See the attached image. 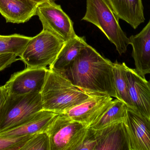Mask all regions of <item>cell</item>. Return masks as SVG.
<instances>
[{
    "label": "cell",
    "mask_w": 150,
    "mask_h": 150,
    "mask_svg": "<svg viewBox=\"0 0 150 150\" xmlns=\"http://www.w3.org/2000/svg\"><path fill=\"white\" fill-rule=\"evenodd\" d=\"M113 67V63L87 44L74 61L55 71L87 94L108 95L117 99Z\"/></svg>",
    "instance_id": "1"
},
{
    "label": "cell",
    "mask_w": 150,
    "mask_h": 150,
    "mask_svg": "<svg viewBox=\"0 0 150 150\" xmlns=\"http://www.w3.org/2000/svg\"><path fill=\"white\" fill-rule=\"evenodd\" d=\"M40 94L43 110L58 114L79 105L91 95L82 91L50 69Z\"/></svg>",
    "instance_id": "2"
},
{
    "label": "cell",
    "mask_w": 150,
    "mask_h": 150,
    "mask_svg": "<svg viewBox=\"0 0 150 150\" xmlns=\"http://www.w3.org/2000/svg\"><path fill=\"white\" fill-rule=\"evenodd\" d=\"M82 20L97 26L115 45L120 55L126 53L129 39L107 0H86V12Z\"/></svg>",
    "instance_id": "3"
},
{
    "label": "cell",
    "mask_w": 150,
    "mask_h": 150,
    "mask_svg": "<svg viewBox=\"0 0 150 150\" xmlns=\"http://www.w3.org/2000/svg\"><path fill=\"white\" fill-rule=\"evenodd\" d=\"M42 110L40 93H8L0 113V133L23 124Z\"/></svg>",
    "instance_id": "4"
},
{
    "label": "cell",
    "mask_w": 150,
    "mask_h": 150,
    "mask_svg": "<svg viewBox=\"0 0 150 150\" xmlns=\"http://www.w3.org/2000/svg\"><path fill=\"white\" fill-rule=\"evenodd\" d=\"M64 42L46 31L32 38L19 55L28 68H46L55 60Z\"/></svg>",
    "instance_id": "5"
},
{
    "label": "cell",
    "mask_w": 150,
    "mask_h": 150,
    "mask_svg": "<svg viewBox=\"0 0 150 150\" xmlns=\"http://www.w3.org/2000/svg\"><path fill=\"white\" fill-rule=\"evenodd\" d=\"M87 129L66 114H58L46 132L50 139L51 150H76Z\"/></svg>",
    "instance_id": "6"
},
{
    "label": "cell",
    "mask_w": 150,
    "mask_h": 150,
    "mask_svg": "<svg viewBox=\"0 0 150 150\" xmlns=\"http://www.w3.org/2000/svg\"><path fill=\"white\" fill-rule=\"evenodd\" d=\"M37 15L43 26V30L51 33L65 42L77 36L74 23L63 11L60 5L49 1L38 6Z\"/></svg>",
    "instance_id": "7"
},
{
    "label": "cell",
    "mask_w": 150,
    "mask_h": 150,
    "mask_svg": "<svg viewBox=\"0 0 150 150\" xmlns=\"http://www.w3.org/2000/svg\"><path fill=\"white\" fill-rule=\"evenodd\" d=\"M113 101L112 97L109 95L93 94L62 114L88 128L101 118Z\"/></svg>",
    "instance_id": "8"
},
{
    "label": "cell",
    "mask_w": 150,
    "mask_h": 150,
    "mask_svg": "<svg viewBox=\"0 0 150 150\" xmlns=\"http://www.w3.org/2000/svg\"><path fill=\"white\" fill-rule=\"evenodd\" d=\"M47 68H27L11 75L4 85L8 94L40 93L47 75Z\"/></svg>",
    "instance_id": "9"
},
{
    "label": "cell",
    "mask_w": 150,
    "mask_h": 150,
    "mask_svg": "<svg viewBox=\"0 0 150 150\" xmlns=\"http://www.w3.org/2000/svg\"><path fill=\"white\" fill-rule=\"evenodd\" d=\"M129 92L134 111L150 119V84L136 69L126 66Z\"/></svg>",
    "instance_id": "10"
},
{
    "label": "cell",
    "mask_w": 150,
    "mask_h": 150,
    "mask_svg": "<svg viewBox=\"0 0 150 150\" xmlns=\"http://www.w3.org/2000/svg\"><path fill=\"white\" fill-rule=\"evenodd\" d=\"M125 123L130 150H150V119L127 107Z\"/></svg>",
    "instance_id": "11"
},
{
    "label": "cell",
    "mask_w": 150,
    "mask_h": 150,
    "mask_svg": "<svg viewBox=\"0 0 150 150\" xmlns=\"http://www.w3.org/2000/svg\"><path fill=\"white\" fill-rule=\"evenodd\" d=\"M97 144L95 150H130L125 120L95 130Z\"/></svg>",
    "instance_id": "12"
},
{
    "label": "cell",
    "mask_w": 150,
    "mask_h": 150,
    "mask_svg": "<svg viewBox=\"0 0 150 150\" xmlns=\"http://www.w3.org/2000/svg\"><path fill=\"white\" fill-rule=\"evenodd\" d=\"M129 39L136 70L143 75L150 74V19L140 33L131 35Z\"/></svg>",
    "instance_id": "13"
},
{
    "label": "cell",
    "mask_w": 150,
    "mask_h": 150,
    "mask_svg": "<svg viewBox=\"0 0 150 150\" xmlns=\"http://www.w3.org/2000/svg\"><path fill=\"white\" fill-rule=\"evenodd\" d=\"M38 5L32 0H0V13L7 23H23L37 15Z\"/></svg>",
    "instance_id": "14"
},
{
    "label": "cell",
    "mask_w": 150,
    "mask_h": 150,
    "mask_svg": "<svg viewBox=\"0 0 150 150\" xmlns=\"http://www.w3.org/2000/svg\"><path fill=\"white\" fill-rule=\"evenodd\" d=\"M119 19L136 29L145 18L142 0H107Z\"/></svg>",
    "instance_id": "15"
},
{
    "label": "cell",
    "mask_w": 150,
    "mask_h": 150,
    "mask_svg": "<svg viewBox=\"0 0 150 150\" xmlns=\"http://www.w3.org/2000/svg\"><path fill=\"white\" fill-rule=\"evenodd\" d=\"M58 114L42 110L23 124L0 133L1 136H16L46 132Z\"/></svg>",
    "instance_id": "16"
},
{
    "label": "cell",
    "mask_w": 150,
    "mask_h": 150,
    "mask_svg": "<svg viewBox=\"0 0 150 150\" xmlns=\"http://www.w3.org/2000/svg\"><path fill=\"white\" fill-rule=\"evenodd\" d=\"M86 44L84 38L78 35L64 42L56 59L49 66V69L57 71L64 68L74 60Z\"/></svg>",
    "instance_id": "17"
},
{
    "label": "cell",
    "mask_w": 150,
    "mask_h": 150,
    "mask_svg": "<svg viewBox=\"0 0 150 150\" xmlns=\"http://www.w3.org/2000/svg\"><path fill=\"white\" fill-rule=\"evenodd\" d=\"M126 66L125 63H120L117 60L113 63V73L117 99L122 101L127 107L134 110L129 92Z\"/></svg>",
    "instance_id": "18"
},
{
    "label": "cell",
    "mask_w": 150,
    "mask_h": 150,
    "mask_svg": "<svg viewBox=\"0 0 150 150\" xmlns=\"http://www.w3.org/2000/svg\"><path fill=\"white\" fill-rule=\"evenodd\" d=\"M127 115V107L122 101L116 99L103 116L91 128L98 130L112 123L124 120Z\"/></svg>",
    "instance_id": "19"
},
{
    "label": "cell",
    "mask_w": 150,
    "mask_h": 150,
    "mask_svg": "<svg viewBox=\"0 0 150 150\" xmlns=\"http://www.w3.org/2000/svg\"><path fill=\"white\" fill-rule=\"evenodd\" d=\"M31 37L19 34L0 36V54L12 53L19 56Z\"/></svg>",
    "instance_id": "20"
},
{
    "label": "cell",
    "mask_w": 150,
    "mask_h": 150,
    "mask_svg": "<svg viewBox=\"0 0 150 150\" xmlns=\"http://www.w3.org/2000/svg\"><path fill=\"white\" fill-rule=\"evenodd\" d=\"M34 135L16 136H0V150H21L27 141Z\"/></svg>",
    "instance_id": "21"
},
{
    "label": "cell",
    "mask_w": 150,
    "mask_h": 150,
    "mask_svg": "<svg viewBox=\"0 0 150 150\" xmlns=\"http://www.w3.org/2000/svg\"><path fill=\"white\" fill-rule=\"evenodd\" d=\"M21 150H51L50 139L46 132L39 133L27 141Z\"/></svg>",
    "instance_id": "22"
},
{
    "label": "cell",
    "mask_w": 150,
    "mask_h": 150,
    "mask_svg": "<svg viewBox=\"0 0 150 150\" xmlns=\"http://www.w3.org/2000/svg\"><path fill=\"white\" fill-rule=\"evenodd\" d=\"M97 144L95 130L88 128L82 143L76 150H95Z\"/></svg>",
    "instance_id": "23"
},
{
    "label": "cell",
    "mask_w": 150,
    "mask_h": 150,
    "mask_svg": "<svg viewBox=\"0 0 150 150\" xmlns=\"http://www.w3.org/2000/svg\"><path fill=\"white\" fill-rule=\"evenodd\" d=\"M18 55L12 53L0 54V71L10 66L13 63L19 60Z\"/></svg>",
    "instance_id": "24"
},
{
    "label": "cell",
    "mask_w": 150,
    "mask_h": 150,
    "mask_svg": "<svg viewBox=\"0 0 150 150\" xmlns=\"http://www.w3.org/2000/svg\"><path fill=\"white\" fill-rule=\"evenodd\" d=\"M8 94V91L5 86L4 85V86H1L0 87V113H1V109L6 100Z\"/></svg>",
    "instance_id": "25"
},
{
    "label": "cell",
    "mask_w": 150,
    "mask_h": 150,
    "mask_svg": "<svg viewBox=\"0 0 150 150\" xmlns=\"http://www.w3.org/2000/svg\"><path fill=\"white\" fill-rule=\"evenodd\" d=\"M33 1L37 3L38 5L42 4L45 3L49 1H54L55 0H32Z\"/></svg>",
    "instance_id": "26"
},
{
    "label": "cell",
    "mask_w": 150,
    "mask_h": 150,
    "mask_svg": "<svg viewBox=\"0 0 150 150\" xmlns=\"http://www.w3.org/2000/svg\"><path fill=\"white\" fill-rule=\"evenodd\" d=\"M149 82L150 84V79H149Z\"/></svg>",
    "instance_id": "27"
},
{
    "label": "cell",
    "mask_w": 150,
    "mask_h": 150,
    "mask_svg": "<svg viewBox=\"0 0 150 150\" xmlns=\"http://www.w3.org/2000/svg\"><path fill=\"white\" fill-rule=\"evenodd\" d=\"M0 36H1V35H0Z\"/></svg>",
    "instance_id": "28"
}]
</instances>
